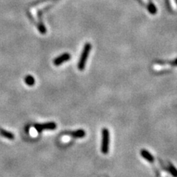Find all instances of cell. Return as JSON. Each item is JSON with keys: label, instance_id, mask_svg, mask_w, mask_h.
Instances as JSON below:
<instances>
[{"label": "cell", "instance_id": "obj_1", "mask_svg": "<svg viewBox=\"0 0 177 177\" xmlns=\"http://www.w3.org/2000/svg\"><path fill=\"white\" fill-rule=\"evenodd\" d=\"M91 49H92V45H91L90 43H86L85 45H84V50L82 51L80 60H79L78 64V67L80 70H84V68H85L87 58H88V55H89Z\"/></svg>", "mask_w": 177, "mask_h": 177}, {"label": "cell", "instance_id": "obj_2", "mask_svg": "<svg viewBox=\"0 0 177 177\" xmlns=\"http://www.w3.org/2000/svg\"><path fill=\"white\" fill-rule=\"evenodd\" d=\"M109 129L104 128L102 130V144L101 151L103 154H107L109 149Z\"/></svg>", "mask_w": 177, "mask_h": 177}, {"label": "cell", "instance_id": "obj_3", "mask_svg": "<svg viewBox=\"0 0 177 177\" xmlns=\"http://www.w3.org/2000/svg\"><path fill=\"white\" fill-rule=\"evenodd\" d=\"M57 125L56 123L54 122H50L46 123L43 124H35L34 125V128L36 129L38 132H42L43 130L45 129H48V130H54L56 129Z\"/></svg>", "mask_w": 177, "mask_h": 177}, {"label": "cell", "instance_id": "obj_4", "mask_svg": "<svg viewBox=\"0 0 177 177\" xmlns=\"http://www.w3.org/2000/svg\"><path fill=\"white\" fill-rule=\"evenodd\" d=\"M70 54L68 53V52H65V53L62 54L60 56L57 57L56 59H55V60L53 61V63L55 66H59L63 63H64V62L68 61L70 59Z\"/></svg>", "mask_w": 177, "mask_h": 177}, {"label": "cell", "instance_id": "obj_5", "mask_svg": "<svg viewBox=\"0 0 177 177\" xmlns=\"http://www.w3.org/2000/svg\"><path fill=\"white\" fill-rule=\"evenodd\" d=\"M140 154H141V156L143 157L144 159H146L148 162H151V163L154 162V157H153V156L150 154V153L149 152V151H148L147 150H145V149H143V150H141Z\"/></svg>", "mask_w": 177, "mask_h": 177}, {"label": "cell", "instance_id": "obj_6", "mask_svg": "<svg viewBox=\"0 0 177 177\" xmlns=\"http://www.w3.org/2000/svg\"><path fill=\"white\" fill-rule=\"evenodd\" d=\"M69 135L75 139L83 138V137H84L86 136V131L84 130H83V129H79V130L70 132V133H69Z\"/></svg>", "mask_w": 177, "mask_h": 177}, {"label": "cell", "instance_id": "obj_7", "mask_svg": "<svg viewBox=\"0 0 177 177\" xmlns=\"http://www.w3.org/2000/svg\"><path fill=\"white\" fill-rule=\"evenodd\" d=\"M0 134L3 137L8 139V140H14V134L13 133L4 130V129H0Z\"/></svg>", "mask_w": 177, "mask_h": 177}, {"label": "cell", "instance_id": "obj_8", "mask_svg": "<svg viewBox=\"0 0 177 177\" xmlns=\"http://www.w3.org/2000/svg\"><path fill=\"white\" fill-rule=\"evenodd\" d=\"M25 84H27V86H33L35 83V79H34V78L33 77L32 75H27V76L25 78Z\"/></svg>", "mask_w": 177, "mask_h": 177}, {"label": "cell", "instance_id": "obj_9", "mask_svg": "<svg viewBox=\"0 0 177 177\" xmlns=\"http://www.w3.org/2000/svg\"><path fill=\"white\" fill-rule=\"evenodd\" d=\"M148 11L150 12V14H153V15L157 14V7H156V6L154 5V4L151 3V2L148 5Z\"/></svg>", "mask_w": 177, "mask_h": 177}, {"label": "cell", "instance_id": "obj_10", "mask_svg": "<svg viewBox=\"0 0 177 177\" xmlns=\"http://www.w3.org/2000/svg\"><path fill=\"white\" fill-rule=\"evenodd\" d=\"M168 171L174 177H177V169L172 164H170L168 167Z\"/></svg>", "mask_w": 177, "mask_h": 177}, {"label": "cell", "instance_id": "obj_11", "mask_svg": "<svg viewBox=\"0 0 177 177\" xmlns=\"http://www.w3.org/2000/svg\"><path fill=\"white\" fill-rule=\"evenodd\" d=\"M171 64H172L173 66H177V59H175L174 61H173L171 62Z\"/></svg>", "mask_w": 177, "mask_h": 177}]
</instances>
